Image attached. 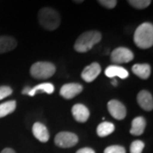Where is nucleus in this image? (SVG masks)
I'll list each match as a JSON object with an SVG mask.
<instances>
[{"label":"nucleus","instance_id":"obj_1","mask_svg":"<svg viewBox=\"0 0 153 153\" xmlns=\"http://www.w3.org/2000/svg\"><path fill=\"white\" fill-rule=\"evenodd\" d=\"M134 41L140 49H149L153 45V26L152 23L140 24L134 32Z\"/></svg>","mask_w":153,"mask_h":153},{"label":"nucleus","instance_id":"obj_2","mask_svg":"<svg viewBox=\"0 0 153 153\" xmlns=\"http://www.w3.org/2000/svg\"><path fill=\"white\" fill-rule=\"evenodd\" d=\"M101 33L98 31H87L76 39L74 49L79 53H86L101 40Z\"/></svg>","mask_w":153,"mask_h":153},{"label":"nucleus","instance_id":"obj_3","mask_svg":"<svg viewBox=\"0 0 153 153\" xmlns=\"http://www.w3.org/2000/svg\"><path fill=\"white\" fill-rule=\"evenodd\" d=\"M38 22L46 30L54 31L60 26V15L51 8H43L38 12Z\"/></svg>","mask_w":153,"mask_h":153},{"label":"nucleus","instance_id":"obj_4","mask_svg":"<svg viewBox=\"0 0 153 153\" xmlns=\"http://www.w3.org/2000/svg\"><path fill=\"white\" fill-rule=\"evenodd\" d=\"M55 66L53 63L48 61H39L34 63L30 70L33 77L36 79H46L55 74Z\"/></svg>","mask_w":153,"mask_h":153},{"label":"nucleus","instance_id":"obj_5","mask_svg":"<svg viewBox=\"0 0 153 153\" xmlns=\"http://www.w3.org/2000/svg\"><path fill=\"white\" fill-rule=\"evenodd\" d=\"M78 142V137L71 132H60L55 138V144L60 148H71Z\"/></svg>","mask_w":153,"mask_h":153},{"label":"nucleus","instance_id":"obj_6","mask_svg":"<svg viewBox=\"0 0 153 153\" xmlns=\"http://www.w3.org/2000/svg\"><path fill=\"white\" fill-rule=\"evenodd\" d=\"M134 59V54L130 49L125 47H118L111 54V60L115 64H123L130 62Z\"/></svg>","mask_w":153,"mask_h":153},{"label":"nucleus","instance_id":"obj_7","mask_svg":"<svg viewBox=\"0 0 153 153\" xmlns=\"http://www.w3.org/2000/svg\"><path fill=\"white\" fill-rule=\"evenodd\" d=\"M107 109L109 111L110 114L115 119H117V120L124 119L127 115V110L124 105L117 100H110L107 104Z\"/></svg>","mask_w":153,"mask_h":153},{"label":"nucleus","instance_id":"obj_8","mask_svg":"<svg viewBox=\"0 0 153 153\" xmlns=\"http://www.w3.org/2000/svg\"><path fill=\"white\" fill-rule=\"evenodd\" d=\"M82 91V86L80 83L71 82L64 84L60 90V94L66 100H71Z\"/></svg>","mask_w":153,"mask_h":153},{"label":"nucleus","instance_id":"obj_9","mask_svg":"<svg viewBox=\"0 0 153 153\" xmlns=\"http://www.w3.org/2000/svg\"><path fill=\"white\" fill-rule=\"evenodd\" d=\"M100 71H101V67L100 64L97 62H94L83 69V71L81 73V76L85 82H91L94 80H95V78L100 75Z\"/></svg>","mask_w":153,"mask_h":153},{"label":"nucleus","instance_id":"obj_10","mask_svg":"<svg viewBox=\"0 0 153 153\" xmlns=\"http://www.w3.org/2000/svg\"><path fill=\"white\" fill-rule=\"evenodd\" d=\"M137 102L145 111H150L153 109L152 94L147 90H141L137 95Z\"/></svg>","mask_w":153,"mask_h":153},{"label":"nucleus","instance_id":"obj_11","mask_svg":"<svg viewBox=\"0 0 153 153\" xmlns=\"http://www.w3.org/2000/svg\"><path fill=\"white\" fill-rule=\"evenodd\" d=\"M71 113L75 120L78 123H85L89 117V111L82 104H76L72 106Z\"/></svg>","mask_w":153,"mask_h":153},{"label":"nucleus","instance_id":"obj_12","mask_svg":"<svg viewBox=\"0 0 153 153\" xmlns=\"http://www.w3.org/2000/svg\"><path fill=\"white\" fill-rule=\"evenodd\" d=\"M33 134L40 142L45 143L49 140V134L46 126L37 122L33 126Z\"/></svg>","mask_w":153,"mask_h":153},{"label":"nucleus","instance_id":"obj_13","mask_svg":"<svg viewBox=\"0 0 153 153\" xmlns=\"http://www.w3.org/2000/svg\"><path fill=\"white\" fill-rule=\"evenodd\" d=\"M105 76L108 77H115V76H119L122 79H125L128 76V71L126 70L125 68L119 66H109L105 71Z\"/></svg>","mask_w":153,"mask_h":153},{"label":"nucleus","instance_id":"obj_14","mask_svg":"<svg viewBox=\"0 0 153 153\" xmlns=\"http://www.w3.org/2000/svg\"><path fill=\"white\" fill-rule=\"evenodd\" d=\"M17 46L16 40L10 36H0V54L10 52Z\"/></svg>","mask_w":153,"mask_h":153},{"label":"nucleus","instance_id":"obj_15","mask_svg":"<svg viewBox=\"0 0 153 153\" xmlns=\"http://www.w3.org/2000/svg\"><path fill=\"white\" fill-rule=\"evenodd\" d=\"M146 122L143 117H137L132 121V127L130 129V134L134 136L141 135L146 128Z\"/></svg>","mask_w":153,"mask_h":153},{"label":"nucleus","instance_id":"obj_16","mask_svg":"<svg viewBox=\"0 0 153 153\" xmlns=\"http://www.w3.org/2000/svg\"><path fill=\"white\" fill-rule=\"evenodd\" d=\"M134 74L141 79H147L151 75V66L148 64H135L132 67Z\"/></svg>","mask_w":153,"mask_h":153},{"label":"nucleus","instance_id":"obj_17","mask_svg":"<svg viewBox=\"0 0 153 153\" xmlns=\"http://www.w3.org/2000/svg\"><path fill=\"white\" fill-rule=\"evenodd\" d=\"M54 91H55V87H54V85L52 83H50V82H44V83L38 84L37 86L31 88L30 92L28 93V95L34 96L37 94V92L51 94Z\"/></svg>","mask_w":153,"mask_h":153},{"label":"nucleus","instance_id":"obj_18","mask_svg":"<svg viewBox=\"0 0 153 153\" xmlns=\"http://www.w3.org/2000/svg\"><path fill=\"white\" fill-rule=\"evenodd\" d=\"M115 126L112 123L103 122L100 123L97 127V134L100 137H105L111 134L114 131Z\"/></svg>","mask_w":153,"mask_h":153},{"label":"nucleus","instance_id":"obj_19","mask_svg":"<svg viewBox=\"0 0 153 153\" xmlns=\"http://www.w3.org/2000/svg\"><path fill=\"white\" fill-rule=\"evenodd\" d=\"M16 108V102L15 100H10L0 105V118L11 114Z\"/></svg>","mask_w":153,"mask_h":153},{"label":"nucleus","instance_id":"obj_20","mask_svg":"<svg viewBox=\"0 0 153 153\" xmlns=\"http://www.w3.org/2000/svg\"><path fill=\"white\" fill-rule=\"evenodd\" d=\"M128 3L135 9L143 10L147 8L152 4V1L151 0H129L128 1Z\"/></svg>","mask_w":153,"mask_h":153},{"label":"nucleus","instance_id":"obj_21","mask_svg":"<svg viewBox=\"0 0 153 153\" xmlns=\"http://www.w3.org/2000/svg\"><path fill=\"white\" fill-rule=\"evenodd\" d=\"M145 144L141 140H134L130 146V153H142Z\"/></svg>","mask_w":153,"mask_h":153},{"label":"nucleus","instance_id":"obj_22","mask_svg":"<svg viewBox=\"0 0 153 153\" xmlns=\"http://www.w3.org/2000/svg\"><path fill=\"white\" fill-rule=\"evenodd\" d=\"M104 153H126V151L121 146H111L105 149Z\"/></svg>","mask_w":153,"mask_h":153},{"label":"nucleus","instance_id":"obj_23","mask_svg":"<svg viewBox=\"0 0 153 153\" xmlns=\"http://www.w3.org/2000/svg\"><path fill=\"white\" fill-rule=\"evenodd\" d=\"M13 92L12 88L9 86H1L0 87V100L10 96Z\"/></svg>","mask_w":153,"mask_h":153},{"label":"nucleus","instance_id":"obj_24","mask_svg":"<svg viewBox=\"0 0 153 153\" xmlns=\"http://www.w3.org/2000/svg\"><path fill=\"white\" fill-rule=\"evenodd\" d=\"M98 3L100 5L104 6L107 9H113L117 4L116 0H99Z\"/></svg>","mask_w":153,"mask_h":153},{"label":"nucleus","instance_id":"obj_25","mask_svg":"<svg viewBox=\"0 0 153 153\" xmlns=\"http://www.w3.org/2000/svg\"><path fill=\"white\" fill-rule=\"evenodd\" d=\"M76 153H95L93 149L89 147H84L82 149H79Z\"/></svg>","mask_w":153,"mask_h":153},{"label":"nucleus","instance_id":"obj_26","mask_svg":"<svg viewBox=\"0 0 153 153\" xmlns=\"http://www.w3.org/2000/svg\"><path fill=\"white\" fill-rule=\"evenodd\" d=\"M1 153H16V152L11 148H5L1 152Z\"/></svg>","mask_w":153,"mask_h":153},{"label":"nucleus","instance_id":"obj_27","mask_svg":"<svg viewBox=\"0 0 153 153\" xmlns=\"http://www.w3.org/2000/svg\"><path fill=\"white\" fill-rule=\"evenodd\" d=\"M30 90H31V88L30 87H25L23 88V90H22V94H28V93L30 92Z\"/></svg>","mask_w":153,"mask_h":153},{"label":"nucleus","instance_id":"obj_28","mask_svg":"<svg viewBox=\"0 0 153 153\" xmlns=\"http://www.w3.org/2000/svg\"><path fill=\"white\" fill-rule=\"evenodd\" d=\"M111 84H112L113 86H117V80H116V79H113V80L111 81Z\"/></svg>","mask_w":153,"mask_h":153},{"label":"nucleus","instance_id":"obj_29","mask_svg":"<svg viewBox=\"0 0 153 153\" xmlns=\"http://www.w3.org/2000/svg\"><path fill=\"white\" fill-rule=\"evenodd\" d=\"M74 3H82V0H79V1H74Z\"/></svg>","mask_w":153,"mask_h":153}]
</instances>
